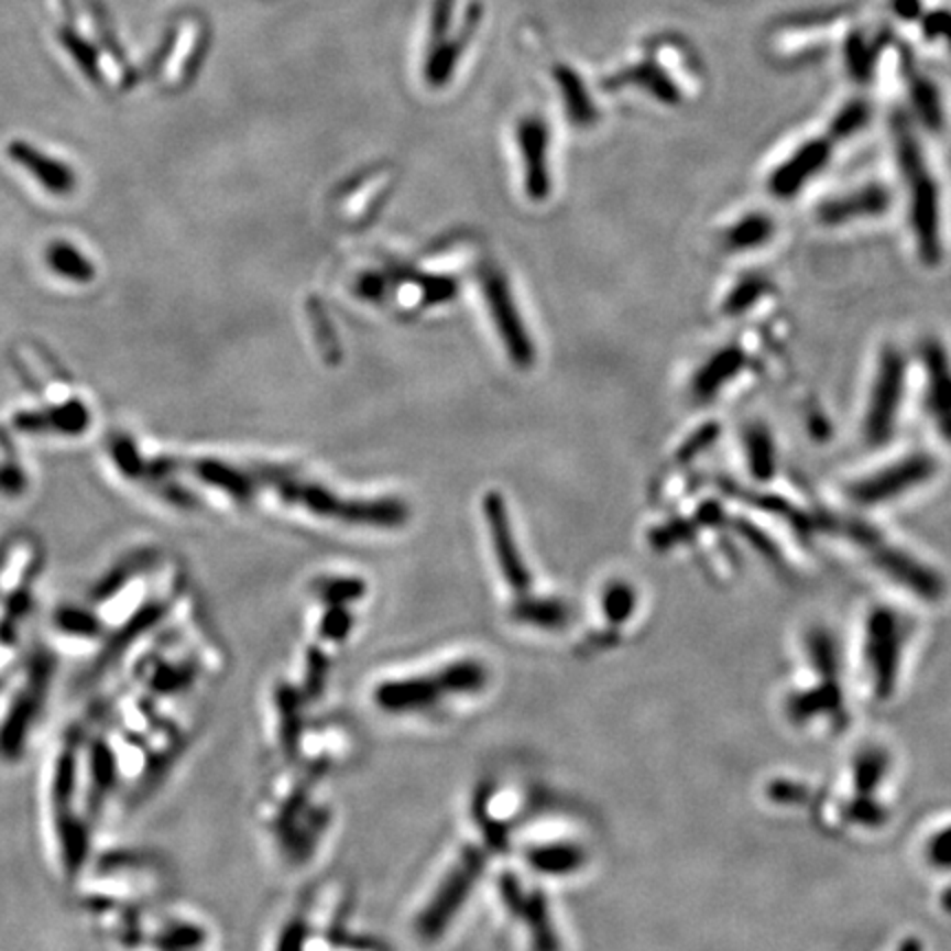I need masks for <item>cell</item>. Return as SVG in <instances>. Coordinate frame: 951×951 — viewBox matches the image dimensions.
Returning a JSON list of instances; mask_svg holds the SVG:
<instances>
[{
	"label": "cell",
	"mask_w": 951,
	"mask_h": 951,
	"mask_svg": "<svg viewBox=\"0 0 951 951\" xmlns=\"http://www.w3.org/2000/svg\"><path fill=\"white\" fill-rule=\"evenodd\" d=\"M37 817L53 870L64 883H77L90 861L95 832L81 770V720L66 724L44 755Z\"/></svg>",
	"instance_id": "6da1fadb"
},
{
	"label": "cell",
	"mask_w": 951,
	"mask_h": 951,
	"mask_svg": "<svg viewBox=\"0 0 951 951\" xmlns=\"http://www.w3.org/2000/svg\"><path fill=\"white\" fill-rule=\"evenodd\" d=\"M55 674V649L35 645L0 680V764L13 766L26 757L46 713Z\"/></svg>",
	"instance_id": "7a4b0ae2"
},
{
	"label": "cell",
	"mask_w": 951,
	"mask_h": 951,
	"mask_svg": "<svg viewBox=\"0 0 951 951\" xmlns=\"http://www.w3.org/2000/svg\"><path fill=\"white\" fill-rule=\"evenodd\" d=\"M896 152L909 187V225L918 247V255L925 264L936 266L942 258L938 187L925 167L916 139L907 130H900L896 134Z\"/></svg>",
	"instance_id": "3957f363"
},
{
	"label": "cell",
	"mask_w": 951,
	"mask_h": 951,
	"mask_svg": "<svg viewBox=\"0 0 951 951\" xmlns=\"http://www.w3.org/2000/svg\"><path fill=\"white\" fill-rule=\"evenodd\" d=\"M907 379V361L905 354L887 346L883 348L876 365V376L872 383L867 412L863 418V436L870 445H885L894 431L896 416L900 412L903 394Z\"/></svg>",
	"instance_id": "277c9868"
},
{
	"label": "cell",
	"mask_w": 951,
	"mask_h": 951,
	"mask_svg": "<svg viewBox=\"0 0 951 951\" xmlns=\"http://www.w3.org/2000/svg\"><path fill=\"white\" fill-rule=\"evenodd\" d=\"M865 632V658L872 674L874 693L876 698L885 700L896 689L905 627L892 608L881 605L870 612Z\"/></svg>",
	"instance_id": "5b68a950"
},
{
	"label": "cell",
	"mask_w": 951,
	"mask_h": 951,
	"mask_svg": "<svg viewBox=\"0 0 951 951\" xmlns=\"http://www.w3.org/2000/svg\"><path fill=\"white\" fill-rule=\"evenodd\" d=\"M936 467L938 464L929 453H925V451L909 453L903 460H898V462L872 473L870 478L852 484L850 498L859 504L889 502V500L903 495L905 491L931 480L936 473Z\"/></svg>",
	"instance_id": "8992f818"
},
{
	"label": "cell",
	"mask_w": 951,
	"mask_h": 951,
	"mask_svg": "<svg viewBox=\"0 0 951 951\" xmlns=\"http://www.w3.org/2000/svg\"><path fill=\"white\" fill-rule=\"evenodd\" d=\"M872 550V561L874 566L887 575L894 583L903 586L905 590L918 594L920 599L936 603L944 597L947 592V583L942 579V575L933 568H929L925 561L916 559L914 555L887 546L883 542H876L874 546H870Z\"/></svg>",
	"instance_id": "52a82bcc"
},
{
	"label": "cell",
	"mask_w": 951,
	"mask_h": 951,
	"mask_svg": "<svg viewBox=\"0 0 951 951\" xmlns=\"http://www.w3.org/2000/svg\"><path fill=\"white\" fill-rule=\"evenodd\" d=\"M482 291H484L487 304L493 313L495 326L502 335V341L509 348L511 359L517 365H531L535 359V348L531 343V337L524 330V324L520 319V313L513 304V297L509 293L504 277L498 271H487L482 275Z\"/></svg>",
	"instance_id": "ba28073f"
},
{
	"label": "cell",
	"mask_w": 951,
	"mask_h": 951,
	"mask_svg": "<svg viewBox=\"0 0 951 951\" xmlns=\"http://www.w3.org/2000/svg\"><path fill=\"white\" fill-rule=\"evenodd\" d=\"M480 865L482 859L478 854H464L462 861L449 872V876L438 887V892L418 918V933L423 938H436L438 931H442L445 925L453 918V911L464 903Z\"/></svg>",
	"instance_id": "9c48e42d"
},
{
	"label": "cell",
	"mask_w": 951,
	"mask_h": 951,
	"mask_svg": "<svg viewBox=\"0 0 951 951\" xmlns=\"http://www.w3.org/2000/svg\"><path fill=\"white\" fill-rule=\"evenodd\" d=\"M925 368V407L947 442H951V359L938 339L920 346Z\"/></svg>",
	"instance_id": "30bf717a"
},
{
	"label": "cell",
	"mask_w": 951,
	"mask_h": 951,
	"mask_svg": "<svg viewBox=\"0 0 951 951\" xmlns=\"http://www.w3.org/2000/svg\"><path fill=\"white\" fill-rule=\"evenodd\" d=\"M484 515L491 528V537L495 544V553H498V561L500 568L509 581V586L517 592L526 590L531 586V572H526L522 557L515 548L513 542V533L509 528V517H506V509L504 502L500 498L498 491H489L484 498Z\"/></svg>",
	"instance_id": "8fae6325"
},
{
	"label": "cell",
	"mask_w": 951,
	"mask_h": 951,
	"mask_svg": "<svg viewBox=\"0 0 951 951\" xmlns=\"http://www.w3.org/2000/svg\"><path fill=\"white\" fill-rule=\"evenodd\" d=\"M442 696L445 691L436 680V676L434 678L409 676V678L387 680L379 685V689L374 691V700L379 702V707L392 713H412V711L429 709Z\"/></svg>",
	"instance_id": "7c38bea8"
},
{
	"label": "cell",
	"mask_w": 951,
	"mask_h": 951,
	"mask_svg": "<svg viewBox=\"0 0 951 951\" xmlns=\"http://www.w3.org/2000/svg\"><path fill=\"white\" fill-rule=\"evenodd\" d=\"M784 709H786L788 720L795 724H801V722L812 720L817 715H828L839 726H843L848 722L843 691H841L837 680H823L821 685H817L812 689L790 693L786 698Z\"/></svg>",
	"instance_id": "4fadbf2b"
},
{
	"label": "cell",
	"mask_w": 951,
	"mask_h": 951,
	"mask_svg": "<svg viewBox=\"0 0 951 951\" xmlns=\"http://www.w3.org/2000/svg\"><path fill=\"white\" fill-rule=\"evenodd\" d=\"M889 207V192L881 185H867L845 196L826 200L817 209V218L823 225H843L856 218H872L885 214Z\"/></svg>",
	"instance_id": "5bb4252c"
},
{
	"label": "cell",
	"mask_w": 951,
	"mask_h": 951,
	"mask_svg": "<svg viewBox=\"0 0 951 951\" xmlns=\"http://www.w3.org/2000/svg\"><path fill=\"white\" fill-rule=\"evenodd\" d=\"M828 158V143L823 141H812L808 145H804L792 158H788L781 167H777L770 176V192L777 198H790L795 196L801 185L812 178L815 172L821 170V165Z\"/></svg>",
	"instance_id": "9a60e30c"
},
{
	"label": "cell",
	"mask_w": 951,
	"mask_h": 951,
	"mask_svg": "<svg viewBox=\"0 0 951 951\" xmlns=\"http://www.w3.org/2000/svg\"><path fill=\"white\" fill-rule=\"evenodd\" d=\"M9 156L18 165H22L44 189H48L57 196L68 194L75 187V176L64 163L51 158L48 154L35 150L33 145H29L24 141H13L9 145Z\"/></svg>",
	"instance_id": "2e32d148"
},
{
	"label": "cell",
	"mask_w": 951,
	"mask_h": 951,
	"mask_svg": "<svg viewBox=\"0 0 951 951\" xmlns=\"http://www.w3.org/2000/svg\"><path fill=\"white\" fill-rule=\"evenodd\" d=\"M746 363V357L740 348L726 346L715 350L693 374L691 379V394L698 401L713 398Z\"/></svg>",
	"instance_id": "e0dca14e"
},
{
	"label": "cell",
	"mask_w": 951,
	"mask_h": 951,
	"mask_svg": "<svg viewBox=\"0 0 951 951\" xmlns=\"http://www.w3.org/2000/svg\"><path fill=\"white\" fill-rule=\"evenodd\" d=\"M90 414L81 401H68L55 409L44 414L29 412L15 418V425L22 429H57L62 434H79L88 427Z\"/></svg>",
	"instance_id": "ac0fdd59"
},
{
	"label": "cell",
	"mask_w": 951,
	"mask_h": 951,
	"mask_svg": "<svg viewBox=\"0 0 951 951\" xmlns=\"http://www.w3.org/2000/svg\"><path fill=\"white\" fill-rule=\"evenodd\" d=\"M196 473L200 480H205L207 484L222 489L227 495L247 502L253 495V480L249 473L238 471L236 467H229L220 460H198L194 464Z\"/></svg>",
	"instance_id": "d6986e66"
},
{
	"label": "cell",
	"mask_w": 951,
	"mask_h": 951,
	"mask_svg": "<svg viewBox=\"0 0 951 951\" xmlns=\"http://www.w3.org/2000/svg\"><path fill=\"white\" fill-rule=\"evenodd\" d=\"M744 449H746V460L753 478L762 482L770 480L777 467L775 442L770 431L762 423H751L744 429Z\"/></svg>",
	"instance_id": "ffe728a7"
},
{
	"label": "cell",
	"mask_w": 951,
	"mask_h": 951,
	"mask_svg": "<svg viewBox=\"0 0 951 951\" xmlns=\"http://www.w3.org/2000/svg\"><path fill=\"white\" fill-rule=\"evenodd\" d=\"M773 231L775 225L766 214H748L724 231L722 244L726 251H751L768 242Z\"/></svg>",
	"instance_id": "44dd1931"
},
{
	"label": "cell",
	"mask_w": 951,
	"mask_h": 951,
	"mask_svg": "<svg viewBox=\"0 0 951 951\" xmlns=\"http://www.w3.org/2000/svg\"><path fill=\"white\" fill-rule=\"evenodd\" d=\"M583 850L572 843H553L531 850L528 861L544 874H570L583 865Z\"/></svg>",
	"instance_id": "7402d4cb"
},
{
	"label": "cell",
	"mask_w": 951,
	"mask_h": 951,
	"mask_svg": "<svg viewBox=\"0 0 951 951\" xmlns=\"http://www.w3.org/2000/svg\"><path fill=\"white\" fill-rule=\"evenodd\" d=\"M46 264L59 273L62 277H68L73 282L86 284L95 277V269L90 260H86L73 244L64 240H55L46 249Z\"/></svg>",
	"instance_id": "603a6c76"
},
{
	"label": "cell",
	"mask_w": 951,
	"mask_h": 951,
	"mask_svg": "<svg viewBox=\"0 0 951 951\" xmlns=\"http://www.w3.org/2000/svg\"><path fill=\"white\" fill-rule=\"evenodd\" d=\"M806 656L815 671L823 680H837L839 676V647L834 636L823 627H812L806 634Z\"/></svg>",
	"instance_id": "cb8c5ba5"
},
{
	"label": "cell",
	"mask_w": 951,
	"mask_h": 951,
	"mask_svg": "<svg viewBox=\"0 0 951 951\" xmlns=\"http://www.w3.org/2000/svg\"><path fill=\"white\" fill-rule=\"evenodd\" d=\"M889 768V755L878 746H867L854 757V788L859 795H872Z\"/></svg>",
	"instance_id": "d4e9b609"
},
{
	"label": "cell",
	"mask_w": 951,
	"mask_h": 951,
	"mask_svg": "<svg viewBox=\"0 0 951 951\" xmlns=\"http://www.w3.org/2000/svg\"><path fill=\"white\" fill-rule=\"evenodd\" d=\"M436 680L440 682L445 693H473L484 685L487 674L473 660H460V663L456 660V663L447 665L436 676Z\"/></svg>",
	"instance_id": "484cf974"
},
{
	"label": "cell",
	"mask_w": 951,
	"mask_h": 951,
	"mask_svg": "<svg viewBox=\"0 0 951 951\" xmlns=\"http://www.w3.org/2000/svg\"><path fill=\"white\" fill-rule=\"evenodd\" d=\"M524 903L526 920L531 922L533 951H559V940L555 936L553 922L548 918V907L542 896H531Z\"/></svg>",
	"instance_id": "4316f807"
},
{
	"label": "cell",
	"mask_w": 951,
	"mask_h": 951,
	"mask_svg": "<svg viewBox=\"0 0 951 951\" xmlns=\"http://www.w3.org/2000/svg\"><path fill=\"white\" fill-rule=\"evenodd\" d=\"M515 616L539 627H559L568 621V608L557 599H526L517 603Z\"/></svg>",
	"instance_id": "83f0119b"
},
{
	"label": "cell",
	"mask_w": 951,
	"mask_h": 951,
	"mask_svg": "<svg viewBox=\"0 0 951 951\" xmlns=\"http://www.w3.org/2000/svg\"><path fill=\"white\" fill-rule=\"evenodd\" d=\"M601 608L612 625L625 623L636 610V590L627 581H612L601 597Z\"/></svg>",
	"instance_id": "f1b7e54d"
},
{
	"label": "cell",
	"mask_w": 951,
	"mask_h": 951,
	"mask_svg": "<svg viewBox=\"0 0 951 951\" xmlns=\"http://www.w3.org/2000/svg\"><path fill=\"white\" fill-rule=\"evenodd\" d=\"M768 291V280L762 275H746L742 277L726 295L722 310L726 315H740L748 310L757 299H762Z\"/></svg>",
	"instance_id": "f546056e"
},
{
	"label": "cell",
	"mask_w": 951,
	"mask_h": 951,
	"mask_svg": "<svg viewBox=\"0 0 951 951\" xmlns=\"http://www.w3.org/2000/svg\"><path fill=\"white\" fill-rule=\"evenodd\" d=\"M843 817L865 828H881L889 819V812L872 795H859L843 808Z\"/></svg>",
	"instance_id": "4dcf8cb0"
},
{
	"label": "cell",
	"mask_w": 951,
	"mask_h": 951,
	"mask_svg": "<svg viewBox=\"0 0 951 951\" xmlns=\"http://www.w3.org/2000/svg\"><path fill=\"white\" fill-rule=\"evenodd\" d=\"M925 859L931 867L951 870V826L938 830L925 845Z\"/></svg>",
	"instance_id": "1f68e13d"
},
{
	"label": "cell",
	"mask_w": 951,
	"mask_h": 951,
	"mask_svg": "<svg viewBox=\"0 0 951 951\" xmlns=\"http://www.w3.org/2000/svg\"><path fill=\"white\" fill-rule=\"evenodd\" d=\"M319 592L326 597V601H350L357 599L363 592V583L359 579H328L326 583H319Z\"/></svg>",
	"instance_id": "d6a6232c"
},
{
	"label": "cell",
	"mask_w": 951,
	"mask_h": 951,
	"mask_svg": "<svg viewBox=\"0 0 951 951\" xmlns=\"http://www.w3.org/2000/svg\"><path fill=\"white\" fill-rule=\"evenodd\" d=\"M112 456H114L119 469L123 473H128L130 478H136L143 471V462H141L134 445L130 442V438H117V442L112 445Z\"/></svg>",
	"instance_id": "836d02e7"
},
{
	"label": "cell",
	"mask_w": 951,
	"mask_h": 951,
	"mask_svg": "<svg viewBox=\"0 0 951 951\" xmlns=\"http://www.w3.org/2000/svg\"><path fill=\"white\" fill-rule=\"evenodd\" d=\"M689 537H691V528L685 522H671V524H665V526L656 528L649 535V542L654 544V548L665 550V548H671L674 544H678L682 539H689Z\"/></svg>",
	"instance_id": "e575fe53"
},
{
	"label": "cell",
	"mask_w": 951,
	"mask_h": 951,
	"mask_svg": "<svg viewBox=\"0 0 951 951\" xmlns=\"http://www.w3.org/2000/svg\"><path fill=\"white\" fill-rule=\"evenodd\" d=\"M768 797L779 804H801L808 797V790L790 779H777L768 786Z\"/></svg>",
	"instance_id": "d590c367"
},
{
	"label": "cell",
	"mask_w": 951,
	"mask_h": 951,
	"mask_svg": "<svg viewBox=\"0 0 951 951\" xmlns=\"http://www.w3.org/2000/svg\"><path fill=\"white\" fill-rule=\"evenodd\" d=\"M350 627V616L341 605H332L321 623V630L326 636L330 638H341Z\"/></svg>",
	"instance_id": "8d00e7d4"
},
{
	"label": "cell",
	"mask_w": 951,
	"mask_h": 951,
	"mask_svg": "<svg viewBox=\"0 0 951 951\" xmlns=\"http://www.w3.org/2000/svg\"><path fill=\"white\" fill-rule=\"evenodd\" d=\"M715 434H718V427H715V425H707V427H702L700 431H696V434H693V438H691V440H687V445L682 447L680 456L685 458V456H691V453H696L698 449H704V447H709V445H711V440L715 438Z\"/></svg>",
	"instance_id": "74e56055"
},
{
	"label": "cell",
	"mask_w": 951,
	"mask_h": 951,
	"mask_svg": "<svg viewBox=\"0 0 951 951\" xmlns=\"http://www.w3.org/2000/svg\"><path fill=\"white\" fill-rule=\"evenodd\" d=\"M383 291V280L379 275H363L359 282V293L365 297H376Z\"/></svg>",
	"instance_id": "f35d334b"
},
{
	"label": "cell",
	"mask_w": 951,
	"mask_h": 951,
	"mask_svg": "<svg viewBox=\"0 0 951 951\" xmlns=\"http://www.w3.org/2000/svg\"><path fill=\"white\" fill-rule=\"evenodd\" d=\"M896 951H922V944L916 938H907L900 942V947Z\"/></svg>",
	"instance_id": "ab89813d"
},
{
	"label": "cell",
	"mask_w": 951,
	"mask_h": 951,
	"mask_svg": "<svg viewBox=\"0 0 951 951\" xmlns=\"http://www.w3.org/2000/svg\"><path fill=\"white\" fill-rule=\"evenodd\" d=\"M942 905H944V907H947V909L951 911V887H949V889H947V892L942 894Z\"/></svg>",
	"instance_id": "60d3db41"
}]
</instances>
